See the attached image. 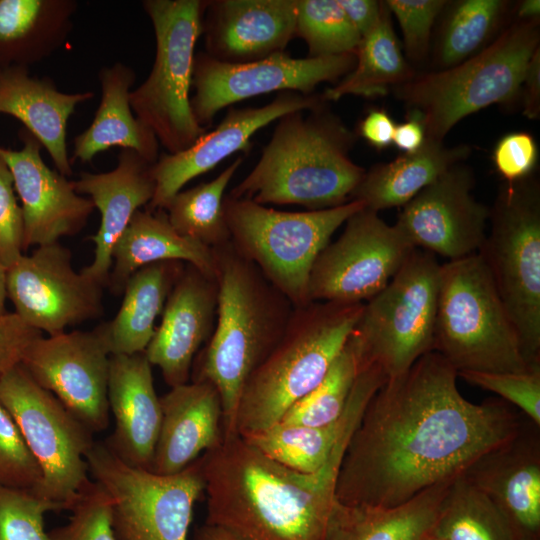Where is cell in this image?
I'll return each mask as SVG.
<instances>
[{"instance_id":"cell-1","label":"cell","mask_w":540,"mask_h":540,"mask_svg":"<svg viewBox=\"0 0 540 540\" xmlns=\"http://www.w3.org/2000/svg\"><path fill=\"white\" fill-rule=\"evenodd\" d=\"M457 371L439 353L419 358L372 396L353 431L336 499L391 507L453 480L511 439L525 420L502 399L464 398Z\"/></svg>"},{"instance_id":"cell-2","label":"cell","mask_w":540,"mask_h":540,"mask_svg":"<svg viewBox=\"0 0 540 540\" xmlns=\"http://www.w3.org/2000/svg\"><path fill=\"white\" fill-rule=\"evenodd\" d=\"M342 442L316 472L303 473L264 455L241 436L200 457L206 524L238 540H325Z\"/></svg>"},{"instance_id":"cell-3","label":"cell","mask_w":540,"mask_h":540,"mask_svg":"<svg viewBox=\"0 0 540 540\" xmlns=\"http://www.w3.org/2000/svg\"><path fill=\"white\" fill-rule=\"evenodd\" d=\"M218 287L214 331L196 356L190 381L218 391L224 439L236 434L242 390L282 337L294 306L229 241L212 248Z\"/></svg>"},{"instance_id":"cell-4","label":"cell","mask_w":540,"mask_h":540,"mask_svg":"<svg viewBox=\"0 0 540 540\" xmlns=\"http://www.w3.org/2000/svg\"><path fill=\"white\" fill-rule=\"evenodd\" d=\"M325 104L280 117L256 165L229 195L310 211L351 201L365 170L349 156L354 133Z\"/></svg>"},{"instance_id":"cell-5","label":"cell","mask_w":540,"mask_h":540,"mask_svg":"<svg viewBox=\"0 0 540 540\" xmlns=\"http://www.w3.org/2000/svg\"><path fill=\"white\" fill-rule=\"evenodd\" d=\"M363 306L312 301L294 308L282 337L242 390L235 425L238 436L277 424L322 381L348 341Z\"/></svg>"},{"instance_id":"cell-6","label":"cell","mask_w":540,"mask_h":540,"mask_svg":"<svg viewBox=\"0 0 540 540\" xmlns=\"http://www.w3.org/2000/svg\"><path fill=\"white\" fill-rule=\"evenodd\" d=\"M539 21L517 20L469 59L416 75L395 86L409 112L421 118L426 138L443 142L463 118L519 94L528 63L539 48Z\"/></svg>"},{"instance_id":"cell-7","label":"cell","mask_w":540,"mask_h":540,"mask_svg":"<svg viewBox=\"0 0 540 540\" xmlns=\"http://www.w3.org/2000/svg\"><path fill=\"white\" fill-rule=\"evenodd\" d=\"M433 351L457 372H525L516 329L477 252L441 264Z\"/></svg>"},{"instance_id":"cell-8","label":"cell","mask_w":540,"mask_h":540,"mask_svg":"<svg viewBox=\"0 0 540 540\" xmlns=\"http://www.w3.org/2000/svg\"><path fill=\"white\" fill-rule=\"evenodd\" d=\"M348 203L324 210L289 212L225 195L223 208L230 242L295 307L310 303L313 264L335 231L362 209Z\"/></svg>"},{"instance_id":"cell-9","label":"cell","mask_w":540,"mask_h":540,"mask_svg":"<svg viewBox=\"0 0 540 540\" xmlns=\"http://www.w3.org/2000/svg\"><path fill=\"white\" fill-rule=\"evenodd\" d=\"M155 35V58L145 81L130 93L136 118L173 154L190 147L207 128L191 105L195 46L202 32L204 1L145 0Z\"/></svg>"},{"instance_id":"cell-10","label":"cell","mask_w":540,"mask_h":540,"mask_svg":"<svg viewBox=\"0 0 540 540\" xmlns=\"http://www.w3.org/2000/svg\"><path fill=\"white\" fill-rule=\"evenodd\" d=\"M482 256L529 365H540V186L529 176L500 187Z\"/></svg>"},{"instance_id":"cell-11","label":"cell","mask_w":540,"mask_h":540,"mask_svg":"<svg viewBox=\"0 0 540 540\" xmlns=\"http://www.w3.org/2000/svg\"><path fill=\"white\" fill-rule=\"evenodd\" d=\"M440 268L435 255L415 248L385 288L364 302L351 333L360 366L375 365L391 379L433 351Z\"/></svg>"},{"instance_id":"cell-12","label":"cell","mask_w":540,"mask_h":540,"mask_svg":"<svg viewBox=\"0 0 540 540\" xmlns=\"http://www.w3.org/2000/svg\"><path fill=\"white\" fill-rule=\"evenodd\" d=\"M86 461L111 498L118 540H189L194 505L204 494L200 458L179 473L162 475L131 466L95 442Z\"/></svg>"},{"instance_id":"cell-13","label":"cell","mask_w":540,"mask_h":540,"mask_svg":"<svg viewBox=\"0 0 540 540\" xmlns=\"http://www.w3.org/2000/svg\"><path fill=\"white\" fill-rule=\"evenodd\" d=\"M0 402L41 469L34 492L70 511L91 482L86 454L93 433L21 364L0 378Z\"/></svg>"},{"instance_id":"cell-14","label":"cell","mask_w":540,"mask_h":540,"mask_svg":"<svg viewBox=\"0 0 540 540\" xmlns=\"http://www.w3.org/2000/svg\"><path fill=\"white\" fill-rule=\"evenodd\" d=\"M344 224L341 235L323 248L313 264L310 302H367L385 288L415 249L395 225L365 207Z\"/></svg>"},{"instance_id":"cell-15","label":"cell","mask_w":540,"mask_h":540,"mask_svg":"<svg viewBox=\"0 0 540 540\" xmlns=\"http://www.w3.org/2000/svg\"><path fill=\"white\" fill-rule=\"evenodd\" d=\"M355 63V53L294 58L284 51L258 61L225 63L200 52L194 57L191 109L208 129L216 114L234 103L271 92L311 95L322 82L340 81Z\"/></svg>"},{"instance_id":"cell-16","label":"cell","mask_w":540,"mask_h":540,"mask_svg":"<svg viewBox=\"0 0 540 540\" xmlns=\"http://www.w3.org/2000/svg\"><path fill=\"white\" fill-rule=\"evenodd\" d=\"M103 286L76 272L59 242L36 247L7 268V297L15 313L48 336L103 314Z\"/></svg>"},{"instance_id":"cell-17","label":"cell","mask_w":540,"mask_h":540,"mask_svg":"<svg viewBox=\"0 0 540 540\" xmlns=\"http://www.w3.org/2000/svg\"><path fill=\"white\" fill-rule=\"evenodd\" d=\"M110 356L95 328L74 330L41 336L28 348L21 365L95 433L105 430L110 421Z\"/></svg>"},{"instance_id":"cell-18","label":"cell","mask_w":540,"mask_h":540,"mask_svg":"<svg viewBox=\"0 0 540 540\" xmlns=\"http://www.w3.org/2000/svg\"><path fill=\"white\" fill-rule=\"evenodd\" d=\"M471 170L456 164L406 203L394 224L413 248L457 260L477 253L490 208L472 194Z\"/></svg>"},{"instance_id":"cell-19","label":"cell","mask_w":540,"mask_h":540,"mask_svg":"<svg viewBox=\"0 0 540 540\" xmlns=\"http://www.w3.org/2000/svg\"><path fill=\"white\" fill-rule=\"evenodd\" d=\"M326 102L322 95L287 91L263 106L229 108L221 122L190 147L158 157L152 167L155 192L146 209L164 210L189 181L209 172L232 154L248 151L253 135L283 115L313 109Z\"/></svg>"},{"instance_id":"cell-20","label":"cell","mask_w":540,"mask_h":540,"mask_svg":"<svg viewBox=\"0 0 540 540\" xmlns=\"http://www.w3.org/2000/svg\"><path fill=\"white\" fill-rule=\"evenodd\" d=\"M20 150L0 146L21 201L24 219V250L59 242L85 226L95 209L92 201L78 194L66 176L42 159V144L25 128L19 132Z\"/></svg>"},{"instance_id":"cell-21","label":"cell","mask_w":540,"mask_h":540,"mask_svg":"<svg viewBox=\"0 0 540 540\" xmlns=\"http://www.w3.org/2000/svg\"><path fill=\"white\" fill-rule=\"evenodd\" d=\"M539 427L527 419L516 435L461 474L491 500L516 540L540 538Z\"/></svg>"},{"instance_id":"cell-22","label":"cell","mask_w":540,"mask_h":540,"mask_svg":"<svg viewBox=\"0 0 540 540\" xmlns=\"http://www.w3.org/2000/svg\"><path fill=\"white\" fill-rule=\"evenodd\" d=\"M217 297L216 279L186 263L144 351L170 388L190 381L195 358L214 331Z\"/></svg>"},{"instance_id":"cell-23","label":"cell","mask_w":540,"mask_h":540,"mask_svg":"<svg viewBox=\"0 0 540 540\" xmlns=\"http://www.w3.org/2000/svg\"><path fill=\"white\" fill-rule=\"evenodd\" d=\"M295 25L296 0H208L201 35L211 58L247 63L284 52Z\"/></svg>"},{"instance_id":"cell-24","label":"cell","mask_w":540,"mask_h":540,"mask_svg":"<svg viewBox=\"0 0 540 540\" xmlns=\"http://www.w3.org/2000/svg\"><path fill=\"white\" fill-rule=\"evenodd\" d=\"M153 164L132 149H121L113 170L81 172L73 181L75 191L89 196L101 215L100 226L90 237L95 244L93 261L80 272L103 287L108 285L115 244L133 215L154 196Z\"/></svg>"},{"instance_id":"cell-25","label":"cell","mask_w":540,"mask_h":540,"mask_svg":"<svg viewBox=\"0 0 540 540\" xmlns=\"http://www.w3.org/2000/svg\"><path fill=\"white\" fill-rule=\"evenodd\" d=\"M108 403L115 428L104 443L125 463L150 470L162 410L144 352L110 356Z\"/></svg>"},{"instance_id":"cell-26","label":"cell","mask_w":540,"mask_h":540,"mask_svg":"<svg viewBox=\"0 0 540 540\" xmlns=\"http://www.w3.org/2000/svg\"><path fill=\"white\" fill-rule=\"evenodd\" d=\"M160 402L161 425L150 471L179 473L223 443L221 399L209 382L172 387Z\"/></svg>"},{"instance_id":"cell-27","label":"cell","mask_w":540,"mask_h":540,"mask_svg":"<svg viewBox=\"0 0 540 540\" xmlns=\"http://www.w3.org/2000/svg\"><path fill=\"white\" fill-rule=\"evenodd\" d=\"M387 377L375 365L361 366L341 417L326 425L277 423L243 437L270 459L293 470L313 473L321 469L337 447L349 439L372 396Z\"/></svg>"},{"instance_id":"cell-28","label":"cell","mask_w":540,"mask_h":540,"mask_svg":"<svg viewBox=\"0 0 540 540\" xmlns=\"http://www.w3.org/2000/svg\"><path fill=\"white\" fill-rule=\"evenodd\" d=\"M93 97L91 91L61 92L51 79L32 76L28 67L0 68V113L18 119L66 177L72 175L66 143L68 120L77 105Z\"/></svg>"},{"instance_id":"cell-29","label":"cell","mask_w":540,"mask_h":540,"mask_svg":"<svg viewBox=\"0 0 540 540\" xmlns=\"http://www.w3.org/2000/svg\"><path fill=\"white\" fill-rule=\"evenodd\" d=\"M101 100L90 126L74 138L72 161L90 162L113 147L132 149L147 160L158 159L159 142L134 115L130 105L133 68L116 62L99 71Z\"/></svg>"},{"instance_id":"cell-30","label":"cell","mask_w":540,"mask_h":540,"mask_svg":"<svg viewBox=\"0 0 540 540\" xmlns=\"http://www.w3.org/2000/svg\"><path fill=\"white\" fill-rule=\"evenodd\" d=\"M162 261L191 264L215 278L212 248L177 232L165 210H138L113 248L107 287L120 295L135 271Z\"/></svg>"},{"instance_id":"cell-31","label":"cell","mask_w":540,"mask_h":540,"mask_svg":"<svg viewBox=\"0 0 540 540\" xmlns=\"http://www.w3.org/2000/svg\"><path fill=\"white\" fill-rule=\"evenodd\" d=\"M453 480L391 507L350 505L336 499L325 540H428Z\"/></svg>"},{"instance_id":"cell-32","label":"cell","mask_w":540,"mask_h":540,"mask_svg":"<svg viewBox=\"0 0 540 540\" xmlns=\"http://www.w3.org/2000/svg\"><path fill=\"white\" fill-rule=\"evenodd\" d=\"M186 263L162 261L146 265L127 280L115 317L95 329L110 355L144 352L155 332L156 318Z\"/></svg>"},{"instance_id":"cell-33","label":"cell","mask_w":540,"mask_h":540,"mask_svg":"<svg viewBox=\"0 0 540 540\" xmlns=\"http://www.w3.org/2000/svg\"><path fill=\"white\" fill-rule=\"evenodd\" d=\"M77 7L74 0H0V68L52 55L68 38Z\"/></svg>"},{"instance_id":"cell-34","label":"cell","mask_w":540,"mask_h":540,"mask_svg":"<svg viewBox=\"0 0 540 540\" xmlns=\"http://www.w3.org/2000/svg\"><path fill=\"white\" fill-rule=\"evenodd\" d=\"M469 152L467 146L450 148L441 141L426 138L416 152L402 154L389 163L377 164L365 171L351 200L375 212L403 207L444 172L459 164Z\"/></svg>"},{"instance_id":"cell-35","label":"cell","mask_w":540,"mask_h":540,"mask_svg":"<svg viewBox=\"0 0 540 540\" xmlns=\"http://www.w3.org/2000/svg\"><path fill=\"white\" fill-rule=\"evenodd\" d=\"M354 68L322 95L325 101H337L347 95L382 96L390 85H400L415 76L405 59L391 21V13L382 1L380 19L364 36L355 52Z\"/></svg>"},{"instance_id":"cell-36","label":"cell","mask_w":540,"mask_h":540,"mask_svg":"<svg viewBox=\"0 0 540 540\" xmlns=\"http://www.w3.org/2000/svg\"><path fill=\"white\" fill-rule=\"evenodd\" d=\"M242 161L237 157L211 181L181 190L169 201L164 210L177 232L209 248L230 241L224 193Z\"/></svg>"},{"instance_id":"cell-37","label":"cell","mask_w":540,"mask_h":540,"mask_svg":"<svg viewBox=\"0 0 540 540\" xmlns=\"http://www.w3.org/2000/svg\"><path fill=\"white\" fill-rule=\"evenodd\" d=\"M432 535L442 540H516L501 512L462 475L452 481Z\"/></svg>"},{"instance_id":"cell-38","label":"cell","mask_w":540,"mask_h":540,"mask_svg":"<svg viewBox=\"0 0 540 540\" xmlns=\"http://www.w3.org/2000/svg\"><path fill=\"white\" fill-rule=\"evenodd\" d=\"M508 7L502 0H461L447 13L436 44V60L441 69L455 66L487 45Z\"/></svg>"},{"instance_id":"cell-39","label":"cell","mask_w":540,"mask_h":540,"mask_svg":"<svg viewBox=\"0 0 540 540\" xmlns=\"http://www.w3.org/2000/svg\"><path fill=\"white\" fill-rule=\"evenodd\" d=\"M359 370L358 353L350 335L322 381L292 405L279 422L321 426L338 420L346 408Z\"/></svg>"},{"instance_id":"cell-40","label":"cell","mask_w":540,"mask_h":540,"mask_svg":"<svg viewBox=\"0 0 540 540\" xmlns=\"http://www.w3.org/2000/svg\"><path fill=\"white\" fill-rule=\"evenodd\" d=\"M295 37L312 58L355 53L361 41L337 0H296Z\"/></svg>"},{"instance_id":"cell-41","label":"cell","mask_w":540,"mask_h":540,"mask_svg":"<svg viewBox=\"0 0 540 540\" xmlns=\"http://www.w3.org/2000/svg\"><path fill=\"white\" fill-rule=\"evenodd\" d=\"M62 506L33 490L0 485V540H50L44 517Z\"/></svg>"},{"instance_id":"cell-42","label":"cell","mask_w":540,"mask_h":540,"mask_svg":"<svg viewBox=\"0 0 540 540\" xmlns=\"http://www.w3.org/2000/svg\"><path fill=\"white\" fill-rule=\"evenodd\" d=\"M70 511L68 523L48 531L50 540H118L111 498L97 482L86 486Z\"/></svg>"},{"instance_id":"cell-43","label":"cell","mask_w":540,"mask_h":540,"mask_svg":"<svg viewBox=\"0 0 540 540\" xmlns=\"http://www.w3.org/2000/svg\"><path fill=\"white\" fill-rule=\"evenodd\" d=\"M467 383L497 394L540 426V365L525 372H457Z\"/></svg>"},{"instance_id":"cell-44","label":"cell","mask_w":540,"mask_h":540,"mask_svg":"<svg viewBox=\"0 0 540 540\" xmlns=\"http://www.w3.org/2000/svg\"><path fill=\"white\" fill-rule=\"evenodd\" d=\"M43 479L8 410L0 402V485L35 491Z\"/></svg>"},{"instance_id":"cell-45","label":"cell","mask_w":540,"mask_h":540,"mask_svg":"<svg viewBox=\"0 0 540 540\" xmlns=\"http://www.w3.org/2000/svg\"><path fill=\"white\" fill-rule=\"evenodd\" d=\"M384 2L400 25L406 55L413 62L422 61L428 53L434 22L447 5V1L388 0Z\"/></svg>"},{"instance_id":"cell-46","label":"cell","mask_w":540,"mask_h":540,"mask_svg":"<svg viewBox=\"0 0 540 540\" xmlns=\"http://www.w3.org/2000/svg\"><path fill=\"white\" fill-rule=\"evenodd\" d=\"M24 250V219L12 174L0 156V262L13 265Z\"/></svg>"},{"instance_id":"cell-47","label":"cell","mask_w":540,"mask_h":540,"mask_svg":"<svg viewBox=\"0 0 540 540\" xmlns=\"http://www.w3.org/2000/svg\"><path fill=\"white\" fill-rule=\"evenodd\" d=\"M538 159V148L527 132H511L503 136L493 151V162L505 182L511 183L530 176Z\"/></svg>"},{"instance_id":"cell-48","label":"cell","mask_w":540,"mask_h":540,"mask_svg":"<svg viewBox=\"0 0 540 540\" xmlns=\"http://www.w3.org/2000/svg\"><path fill=\"white\" fill-rule=\"evenodd\" d=\"M41 336L15 312L0 315V378L22 363L28 348Z\"/></svg>"},{"instance_id":"cell-49","label":"cell","mask_w":540,"mask_h":540,"mask_svg":"<svg viewBox=\"0 0 540 540\" xmlns=\"http://www.w3.org/2000/svg\"><path fill=\"white\" fill-rule=\"evenodd\" d=\"M396 124L384 109H372L360 121L359 135L372 147L381 150L393 143Z\"/></svg>"},{"instance_id":"cell-50","label":"cell","mask_w":540,"mask_h":540,"mask_svg":"<svg viewBox=\"0 0 540 540\" xmlns=\"http://www.w3.org/2000/svg\"><path fill=\"white\" fill-rule=\"evenodd\" d=\"M361 39L377 25L382 11V1L337 0Z\"/></svg>"},{"instance_id":"cell-51","label":"cell","mask_w":540,"mask_h":540,"mask_svg":"<svg viewBox=\"0 0 540 540\" xmlns=\"http://www.w3.org/2000/svg\"><path fill=\"white\" fill-rule=\"evenodd\" d=\"M523 114L536 119L540 114V51L532 55L523 78Z\"/></svg>"},{"instance_id":"cell-52","label":"cell","mask_w":540,"mask_h":540,"mask_svg":"<svg viewBox=\"0 0 540 540\" xmlns=\"http://www.w3.org/2000/svg\"><path fill=\"white\" fill-rule=\"evenodd\" d=\"M426 141L424 124L415 112H409L406 121L396 125L393 135V144L403 154L414 153Z\"/></svg>"},{"instance_id":"cell-53","label":"cell","mask_w":540,"mask_h":540,"mask_svg":"<svg viewBox=\"0 0 540 540\" xmlns=\"http://www.w3.org/2000/svg\"><path fill=\"white\" fill-rule=\"evenodd\" d=\"M191 540H238L227 531L204 523L195 529Z\"/></svg>"},{"instance_id":"cell-54","label":"cell","mask_w":540,"mask_h":540,"mask_svg":"<svg viewBox=\"0 0 540 540\" xmlns=\"http://www.w3.org/2000/svg\"><path fill=\"white\" fill-rule=\"evenodd\" d=\"M518 20H538L540 15L539 0H524L517 6Z\"/></svg>"},{"instance_id":"cell-55","label":"cell","mask_w":540,"mask_h":540,"mask_svg":"<svg viewBox=\"0 0 540 540\" xmlns=\"http://www.w3.org/2000/svg\"><path fill=\"white\" fill-rule=\"evenodd\" d=\"M7 267L0 262V315L6 313Z\"/></svg>"},{"instance_id":"cell-56","label":"cell","mask_w":540,"mask_h":540,"mask_svg":"<svg viewBox=\"0 0 540 540\" xmlns=\"http://www.w3.org/2000/svg\"><path fill=\"white\" fill-rule=\"evenodd\" d=\"M428 540H442V539L436 538V537H434L433 535H431V536L428 538Z\"/></svg>"}]
</instances>
